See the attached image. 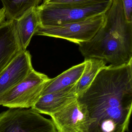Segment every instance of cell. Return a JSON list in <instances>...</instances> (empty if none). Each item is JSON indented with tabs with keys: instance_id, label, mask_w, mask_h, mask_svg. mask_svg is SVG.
<instances>
[{
	"instance_id": "1",
	"label": "cell",
	"mask_w": 132,
	"mask_h": 132,
	"mask_svg": "<svg viewBox=\"0 0 132 132\" xmlns=\"http://www.w3.org/2000/svg\"><path fill=\"white\" fill-rule=\"evenodd\" d=\"M77 101L95 120L90 127L92 131H128L132 109V62L102 69Z\"/></svg>"
},
{
	"instance_id": "2",
	"label": "cell",
	"mask_w": 132,
	"mask_h": 132,
	"mask_svg": "<svg viewBox=\"0 0 132 132\" xmlns=\"http://www.w3.org/2000/svg\"><path fill=\"white\" fill-rule=\"evenodd\" d=\"M85 59L101 60L119 67L132 62V22L128 21L122 0H113L102 26L92 39L80 44Z\"/></svg>"
},
{
	"instance_id": "3",
	"label": "cell",
	"mask_w": 132,
	"mask_h": 132,
	"mask_svg": "<svg viewBox=\"0 0 132 132\" xmlns=\"http://www.w3.org/2000/svg\"><path fill=\"white\" fill-rule=\"evenodd\" d=\"M113 0L76 4H43L36 7L41 26H51L83 21L105 13Z\"/></svg>"
},
{
	"instance_id": "4",
	"label": "cell",
	"mask_w": 132,
	"mask_h": 132,
	"mask_svg": "<svg viewBox=\"0 0 132 132\" xmlns=\"http://www.w3.org/2000/svg\"><path fill=\"white\" fill-rule=\"evenodd\" d=\"M51 119L31 108H9L0 113V132H57Z\"/></svg>"
},
{
	"instance_id": "5",
	"label": "cell",
	"mask_w": 132,
	"mask_h": 132,
	"mask_svg": "<svg viewBox=\"0 0 132 132\" xmlns=\"http://www.w3.org/2000/svg\"><path fill=\"white\" fill-rule=\"evenodd\" d=\"M49 77L33 70L20 83L0 96V105L9 108H30L41 95Z\"/></svg>"
},
{
	"instance_id": "6",
	"label": "cell",
	"mask_w": 132,
	"mask_h": 132,
	"mask_svg": "<svg viewBox=\"0 0 132 132\" xmlns=\"http://www.w3.org/2000/svg\"><path fill=\"white\" fill-rule=\"evenodd\" d=\"M105 14L55 26H39L35 35L63 39L79 45L89 42L94 37L104 23Z\"/></svg>"
},
{
	"instance_id": "7",
	"label": "cell",
	"mask_w": 132,
	"mask_h": 132,
	"mask_svg": "<svg viewBox=\"0 0 132 132\" xmlns=\"http://www.w3.org/2000/svg\"><path fill=\"white\" fill-rule=\"evenodd\" d=\"M50 116L58 132H87L95 121L77 99Z\"/></svg>"
},
{
	"instance_id": "8",
	"label": "cell",
	"mask_w": 132,
	"mask_h": 132,
	"mask_svg": "<svg viewBox=\"0 0 132 132\" xmlns=\"http://www.w3.org/2000/svg\"><path fill=\"white\" fill-rule=\"evenodd\" d=\"M33 70L29 52L22 51L0 73V96L21 82Z\"/></svg>"
},
{
	"instance_id": "9",
	"label": "cell",
	"mask_w": 132,
	"mask_h": 132,
	"mask_svg": "<svg viewBox=\"0 0 132 132\" xmlns=\"http://www.w3.org/2000/svg\"><path fill=\"white\" fill-rule=\"evenodd\" d=\"M76 84L40 96L31 108L40 114L50 116L77 100Z\"/></svg>"
},
{
	"instance_id": "10",
	"label": "cell",
	"mask_w": 132,
	"mask_h": 132,
	"mask_svg": "<svg viewBox=\"0 0 132 132\" xmlns=\"http://www.w3.org/2000/svg\"><path fill=\"white\" fill-rule=\"evenodd\" d=\"M23 50L15 29L14 20L0 24V73Z\"/></svg>"
},
{
	"instance_id": "11",
	"label": "cell",
	"mask_w": 132,
	"mask_h": 132,
	"mask_svg": "<svg viewBox=\"0 0 132 132\" xmlns=\"http://www.w3.org/2000/svg\"><path fill=\"white\" fill-rule=\"evenodd\" d=\"M36 7L29 9L19 19L14 20L16 32L23 51L26 50L40 25Z\"/></svg>"
},
{
	"instance_id": "12",
	"label": "cell",
	"mask_w": 132,
	"mask_h": 132,
	"mask_svg": "<svg viewBox=\"0 0 132 132\" xmlns=\"http://www.w3.org/2000/svg\"><path fill=\"white\" fill-rule=\"evenodd\" d=\"M85 60L82 63L73 66L46 83L41 95L57 91L76 84L81 77L85 68Z\"/></svg>"
},
{
	"instance_id": "13",
	"label": "cell",
	"mask_w": 132,
	"mask_h": 132,
	"mask_svg": "<svg viewBox=\"0 0 132 132\" xmlns=\"http://www.w3.org/2000/svg\"><path fill=\"white\" fill-rule=\"evenodd\" d=\"M85 68L81 77L76 84V92L80 95L93 82L102 69L107 66L103 60L96 59H85Z\"/></svg>"
},
{
	"instance_id": "14",
	"label": "cell",
	"mask_w": 132,
	"mask_h": 132,
	"mask_svg": "<svg viewBox=\"0 0 132 132\" xmlns=\"http://www.w3.org/2000/svg\"><path fill=\"white\" fill-rule=\"evenodd\" d=\"M7 20H16L29 9L39 5L42 0H1Z\"/></svg>"
},
{
	"instance_id": "15",
	"label": "cell",
	"mask_w": 132,
	"mask_h": 132,
	"mask_svg": "<svg viewBox=\"0 0 132 132\" xmlns=\"http://www.w3.org/2000/svg\"><path fill=\"white\" fill-rule=\"evenodd\" d=\"M105 0H47L43 4H76L95 3Z\"/></svg>"
},
{
	"instance_id": "16",
	"label": "cell",
	"mask_w": 132,
	"mask_h": 132,
	"mask_svg": "<svg viewBox=\"0 0 132 132\" xmlns=\"http://www.w3.org/2000/svg\"><path fill=\"white\" fill-rule=\"evenodd\" d=\"M126 18L129 22H132V0H122Z\"/></svg>"
},
{
	"instance_id": "17",
	"label": "cell",
	"mask_w": 132,
	"mask_h": 132,
	"mask_svg": "<svg viewBox=\"0 0 132 132\" xmlns=\"http://www.w3.org/2000/svg\"><path fill=\"white\" fill-rule=\"evenodd\" d=\"M46 1H47V0H44V1H43V2H45Z\"/></svg>"
}]
</instances>
